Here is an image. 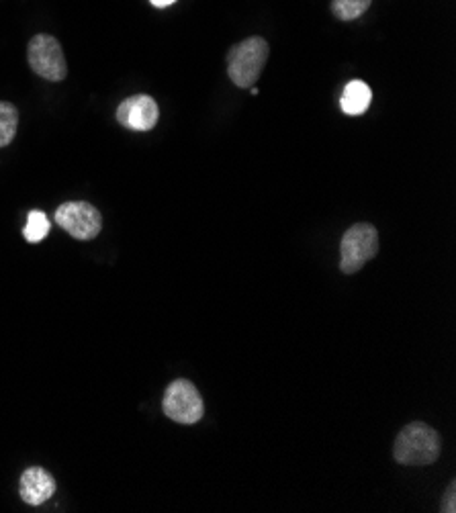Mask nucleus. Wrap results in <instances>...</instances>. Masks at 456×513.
<instances>
[{
  "mask_svg": "<svg viewBox=\"0 0 456 513\" xmlns=\"http://www.w3.org/2000/svg\"><path fill=\"white\" fill-rule=\"evenodd\" d=\"M440 452V434L422 422L405 426L393 444V456L403 466H428L438 460Z\"/></svg>",
  "mask_w": 456,
  "mask_h": 513,
  "instance_id": "nucleus-1",
  "label": "nucleus"
},
{
  "mask_svg": "<svg viewBox=\"0 0 456 513\" xmlns=\"http://www.w3.org/2000/svg\"><path fill=\"white\" fill-rule=\"evenodd\" d=\"M150 3H152L154 7H158V9H166V7L174 5V3H176V0H150Z\"/></svg>",
  "mask_w": 456,
  "mask_h": 513,
  "instance_id": "nucleus-14",
  "label": "nucleus"
},
{
  "mask_svg": "<svg viewBox=\"0 0 456 513\" xmlns=\"http://www.w3.org/2000/svg\"><path fill=\"white\" fill-rule=\"evenodd\" d=\"M440 511H446V513H456V483L452 481L442 497V509Z\"/></svg>",
  "mask_w": 456,
  "mask_h": 513,
  "instance_id": "nucleus-13",
  "label": "nucleus"
},
{
  "mask_svg": "<svg viewBox=\"0 0 456 513\" xmlns=\"http://www.w3.org/2000/svg\"><path fill=\"white\" fill-rule=\"evenodd\" d=\"M27 58L31 70L43 80L60 82L68 76V64L62 52V45L56 37L48 33H39L29 41Z\"/></svg>",
  "mask_w": 456,
  "mask_h": 513,
  "instance_id": "nucleus-4",
  "label": "nucleus"
},
{
  "mask_svg": "<svg viewBox=\"0 0 456 513\" xmlns=\"http://www.w3.org/2000/svg\"><path fill=\"white\" fill-rule=\"evenodd\" d=\"M268 50L264 37H248L227 52V74L238 88H250L258 82L268 60Z\"/></svg>",
  "mask_w": 456,
  "mask_h": 513,
  "instance_id": "nucleus-2",
  "label": "nucleus"
},
{
  "mask_svg": "<svg viewBox=\"0 0 456 513\" xmlns=\"http://www.w3.org/2000/svg\"><path fill=\"white\" fill-rule=\"evenodd\" d=\"M19 129V111L13 103L0 101V148H7Z\"/></svg>",
  "mask_w": 456,
  "mask_h": 513,
  "instance_id": "nucleus-10",
  "label": "nucleus"
},
{
  "mask_svg": "<svg viewBox=\"0 0 456 513\" xmlns=\"http://www.w3.org/2000/svg\"><path fill=\"white\" fill-rule=\"evenodd\" d=\"M373 0H332V13L340 21H354L369 11Z\"/></svg>",
  "mask_w": 456,
  "mask_h": 513,
  "instance_id": "nucleus-11",
  "label": "nucleus"
},
{
  "mask_svg": "<svg viewBox=\"0 0 456 513\" xmlns=\"http://www.w3.org/2000/svg\"><path fill=\"white\" fill-rule=\"evenodd\" d=\"M160 117L158 103L148 95H135L125 99L117 109V121L131 131H150Z\"/></svg>",
  "mask_w": 456,
  "mask_h": 513,
  "instance_id": "nucleus-7",
  "label": "nucleus"
},
{
  "mask_svg": "<svg viewBox=\"0 0 456 513\" xmlns=\"http://www.w3.org/2000/svg\"><path fill=\"white\" fill-rule=\"evenodd\" d=\"M371 101H373V92H371L369 84L362 82V80H352V82L346 84V88L342 92L340 105H342V111L346 115L356 117V115H362L364 111L369 109Z\"/></svg>",
  "mask_w": 456,
  "mask_h": 513,
  "instance_id": "nucleus-9",
  "label": "nucleus"
},
{
  "mask_svg": "<svg viewBox=\"0 0 456 513\" xmlns=\"http://www.w3.org/2000/svg\"><path fill=\"white\" fill-rule=\"evenodd\" d=\"M162 407L166 417H170L172 422L182 426L197 424L205 413V405L199 389L187 379H176L166 389Z\"/></svg>",
  "mask_w": 456,
  "mask_h": 513,
  "instance_id": "nucleus-5",
  "label": "nucleus"
},
{
  "mask_svg": "<svg viewBox=\"0 0 456 513\" xmlns=\"http://www.w3.org/2000/svg\"><path fill=\"white\" fill-rule=\"evenodd\" d=\"M56 223L64 231H68L72 238L86 242L99 236L103 227V217L95 205L84 201H70L58 207Z\"/></svg>",
  "mask_w": 456,
  "mask_h": 513,
  "instance_id": "nucleus-6",
  "label": "nucleus"
},
{
  "mask_svg": "<svg viewBox=\"0 0 456 513\" xmlns=\"http://www.w3.org/2000/svg\"><path fill=\"white\" fill-rule=\"evenodd\" d=\"M379 254V231L371 223L352 225L340 244V268L344 274L358 272Z\"/></svg>",
  "mask_w": 456,
  "mask_h": 513,
  "instance_id": "nucleus-3",
  "label": "nucleus"
},
{
  "mask_svg": "<svg viewBox=\"0 0 456 513\" xmlns=\"http://www.w3.org/2000/svg\"><path fill=\"white\" fill-rule=\"evenodd\" d=\"M48 233H50V219L45 217V213H41V211H31L27 217L25 231H23L25 240L31 244H37V242L48 238Z\"/></svg>",
  "mask_w": 456,
  "mask_h": 513,
  "instance_id": "nucleus-12",
  "label": "nucleus"
},
{
  "mask_svg": "<svg viewBox=\"0 0 456 513\" xmlns=\"http://www.w3.org/2000/svg\"><path fill=\"white\" fill-rule=\"evenodd\" d=\"M56 493V481L54 477L41 469V466H31L23 475L19 483V495L27 505H43L45 501H50Z\"/></svg>",
  "mask_w": 456,
  "mask_h": 513,
  "instance_id": "nucleus-8",
  "label": "nucleus"
}]
</instances>
